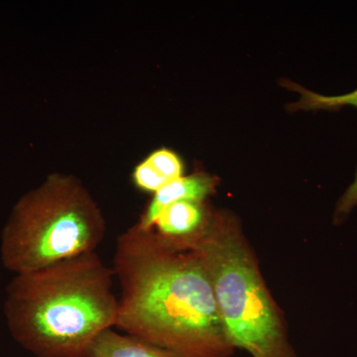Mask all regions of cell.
I'll return each instance as SVG.
<instances>
[{"mask_svg":"<svg viewBox=\"0 0 357 357\" xmlns=\"http://www.w3.org/2000/svg\"><path fill=\"white\" fill-rule=\"evenodd\" d=\"M112 269L121 285L115 328L178 357L232 356L210 277L194 251L134 225L117 237Z\"/></svg>","mask_w":357,"mask_h":357,"instance_id":"cell-1","label":"cell"},{"mask_svg":"<svg viewBox=\"0 0 357 357\" xmlns=\"http://www.w3.org/2000/svg\"><path fill=\"white\" fill-rule=\"evenodd\" d=\"M114 278L96 251L14 275L3 304L11 337L35 357H88L116 323Z\"/></svg>","mask_w":357,"mask_h":357,"instance_id":"cell-2","label":"cell"},{"mask_svg":"<svg viewBox=\"0 0 357 357\" xmlns=\"http://www.w3.org/2000/svg\"><path fill=\"white\" fill-rule=\"evenodd\" d=\"M210 277L230 344L251 357H296L278 307L236 218L211 213L206 229L188 246Z\"/></svg>","mask_w":357,"mask_h":357,"instance_id":"cell-3","label":"cell"},{"mask_svg":"<svg viewBox=\"0 0 357 357\" xmlns=\"http://www.w3.org/2000/svg\"><path fill=\"white\" fill-rule=\"evenodd\" d=\"M107 223L81 181L53 174L14 206L0 241L2 265L14 275L95 252Z\"/></svg>","mask_w":357,"mask_h":357,"instance_id":"cell-4","label":"cell"},{"mask_svg":"<svg viewBox=\"0 0 357 357\" xmlns=\"http://www.w3.org/2000/svg\"><path fill=\"white\" fill-rule=\"evenodd\" d=\"M211 215L201 202H178L161 211L152 229L169 246L187 250L189 244L206 229Z\"/></svg>","mask_w":357,"mask_h":357,"instance_id":"cell-5","label":"cell"},{"mask_svg":"<svg viewBox=\"0 0 357 357\" xmlns=\"http://www.w3.org/2000/svg\"><path fill=\"white\" fill-rule=\"evenodd\" d=\"M218 183V178L204 172L182 176L155 192L153 198L150 201L146 210L142 213L136 225L143 230L152 229L161 211L166 206L178 202L192 201L204 203L206 199L215 192Z\"/></svg>","mask_w":357,"mask_h":357,"instance_id":"cell-6","label":"cell"},{"mask_svg":"<svg viewBox=\"0 0 357 357\" xmlns=\"http://www.w3.org/2000/svg\"><path fill=\"white\" fill-rule=\"evenodd\" d=\"M285 88L299 93L297 102L291 103L288 109L292 112L297 110H333L351 105L357 109V89L349 93L340 96H324L309 89L303 88L297 83L284 79L282 83ZM357 204V169L354 183L344 192L337 206V215L349 213Z\"/></svg>","mask_w":357,"mask_h":357,"instance_id":"cell-7","label":"cell"},{"mask_svg":"<svg viewBox=\"0 0 357 357\" xmlns=\"http://www.w3.org/2000/svg\"><path fill=\"white\" fill-rule=\"evenodd\" d=\"M183 173L184 164L181 157L173 150L161 148L152 152L135 167L132 178L138 189L155 194L184 176Z\"/></svg>","mask_w":357,"mask_h":357,"instance_id":"cell-8","label":"cell"},{"mask_svg":"<svg viewBox=\"0 0 357 357\" xmlns=\"http://www.w3.org/2000/svg\"><path fill=\"white\" fill-rule=\"evenodd\" d=\"M88 357H178L134 335L112 328L100 333L89 349Z\"/></svg>","mask_w":357,"mask_h":357,"instance_id":"cell-9","label":"cell"}]
</instances>
